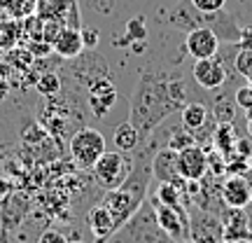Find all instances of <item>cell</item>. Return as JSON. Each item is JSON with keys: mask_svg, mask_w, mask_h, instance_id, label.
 Returning a JSON list of instances; mask_svg holds the SVG:
<instances>
[{"mask_svg": "<svg viewBox=\"0 0 252 243\" xmlns=\"http://www.w3.org/2000/svg\"><path fill=\"white\" fill-rule=\"evenodd\" d=\"M185 103H189L187 84L180 72L145 68L138 75L135 89L131 94L128 122L133 124L140 140L145 143L173 112H180Z\"/></svg>", "mask_w": 252, "mask_h": 243, "instance_id": "obj_1", "label": "cell"}, {"mask_svg": "<svg viewBox=\"0 0 252 243\" xmlns=\"http://www.w3.org/2000/svg\"><path fill=\"white\" fill-rule=\"evenodd\" d=\"M157 147H159V140L150 136L133 152L131 171L124 178V182L115 189H108L105 199L100 201L110 210L117 229L133 215L135 210L140 208V204L147 199V189H150V182H152V159Z\"/></svg>", "mask_w": 252, "mask_h": 243, "instance_id": "obj_2", "label": "cell"}, {"mask_svg": "<svg viewBox=\"0 0 252 243\" xmlns=\"http://www.w3.org/2000/svg\"><path fill=\"white\" fill-rule=\"evenodd\" d=\"M105 243H175V241L161 229L152 201L145 199L140 208L119 229H115Z\"/></svg>", "mask_w": 252, "mask_h": 243, "instance_id": "obj_3", "label": "cell"}, {"mask_svg": "<svg viewBox=\"0 0 252 243\" xmlns=\"http://www.w3.org/2000/svg\"><path fill=\"white\" fill-rule=\"evenodd\" d=\"M105 152V138L100 131L91 129V126H82L77 129L70 138V157L84 171H91L94 164L98 162V157Z\"/></svg>", "mask_w": 252, "mask_h": 243, "instance_id": "obj_4", "label": "cell"}, {"mask_svg": "<svg viewBox=\"0 0 252 243\" xmlns=\"http://www.w3.org/2000/svg\"><path fill=\"white\" fill-rule=\"evenodd\" d=\"M128 171H131V159H126V154L119 152V150L117 152L105 150V152L98 157V162L94 164V169H91L96 182L105 189L119 187V185L124 182V178L128 175Z\"/></svg>", "mask_w": 252, "mask_h": 243, "instance_id": "obj_5", "label": "cell"}, {"mask_svg": "<svg viewBox=\"0 0 252 243\" xmlns=\"http://www.w3.org/2000/svg\"><path fill=\"white\" fill-rule=\"evenodd\" d=\"M189 241L222 243V220L217 213L196 208L189 213Z\"/></svg>", "mask_w": 252, "mask_h": 243, "instance_id": "obj_6", "label": "cell"}, {"mask_svg": "<svg viewBox=\"0 0 252 243\" xmlns=\"http://www.w3.org/2000/svg\"><path fill=\"white\" fill-rule=\"evenodd\" d=\"M175 164H178V173L182 180L187 182H198L208 175V152L206 147L191 143L187 147L178 150L175 154Z\"/></svg>", "mask_w": 252, "mask_h": 243, "instance_id": "obj_7", "label": "cell"}, {"mask_svg": "<svg viewBox=\"0 0 252 243\" xmlns=\"http://www.w3.org/2000/svg\"><path fill=\"white\" fill-rule=\"evenodd\" d=\"M117 103V87L112 84L108 75H98L89 82L87 89V105L96 117H105Z\"/></svg>", "mask_w": 252, "mask_h": 243, "instance_id": "obj_8", "label": "cell"}, {"mask_svg": "<svg viewBox=\"0 0 252 243\" xmlns=\"http://www.w3.org/2000/svg\"><path fill=\"white\" fill-rule=\"evenodd\" d=\"M191 77L201 89L206 91H215L220 89L222 84L229 77V70H226V63L220 54L210 56V59H201V61H194V68H191Z\"/></svg>", "mask_w": 252, "mask_h": 243, "instance_id": "obj_9", "label": "cell"}, {"mask_svg": "<svg viewBox=\"0 0 252 243\" xmlns=\"http://www.w3.org/2000/svg\"><path fill=\"white\" fill-rule=\"evenodd\" d=\"M222 243H252V229L245 208H222Z\"/></svg>", "mask_w": 252, "mask_h": 243, "instance_id": "obj_10", "label": "cell"}, {"mask_svg": "<svg viewBox=\"0 0 252 243\" xmlns=\"http://www.w3.org/2000/svg\"><path fill=\"white\" fill-rule=\"evenodd\" d=\"M150 201H152L154 213H157V220H159V225H161L163 232L171 236L175 243L187 241L189 239V215H182V213H178L175 208L161 204L154 194L150 197Z\"/></svg>", "mask_w": 252, "mask_h": 243, "instance_id": "obj_11", "label": "cell"}, {"mask_svg": "<svg viewBox=\"0 0 252 243\" xmlns=\"http://www.w3.org/2000/svg\"><path fill=\"white\" fill-rule=\"evenodd\" d=\"M175 150L171 147H161L154 152L152 159V178H157L159 182H171L182 192V197L187 201V180H182L180 173H178V164H175Z\"/></svg>", "mask_w": 252, "mask_h": 243, "instance_id": "obj_12", "label": "cell"}, {"mask_svg": "<svg viewBox=\"0 0 252 243\" xmlns=\"http://www.w3.org/2000/svg\"><path fill=\"white\" fill-rule=\"evenodd\" d=\"M185 52L194 61L210 59V56L220 54V37L215 35L213 28H208V26L191 28L187 33V37H185Z\"/></svg>", "mask_w": 252, "mask_h": 243, "instance_id": "obj_13", "label": "cell"}, {"mask_svg": "<svg viewBox=\"0 0 252 243\" xmlns=\"http://www.w3.org/2000/svg\"><path fill=\"white\" fill-rule=\"evenodd\" d=\"M220 197L226 208H248L252 204L250 187L245 175H236V173H226V178L220 185Z\"/></svg>", "mask_w": 252, "mask_h": 243, "instance_id": "obj_14", "label": "cell"}, {"mask_svg": "<svg viewBox=\"0 0 252 243\" xmlns=\"http://www.w3.org/2000/svg\"><path fill=\"white\" fill-rule=\"evenodd\" d=\"M84 49V40H82V28L63 26V31L59 33L54 42H52V52L61 59H75L82 54Z\"/></svg>", "mask_w": 252, "mask_h": 243, "instance_id": "obj_15", "label": "cell"}, {"mask_svg": "<svg viewBox=\"0 0 252 243\" xmlns=\"http://www.w3.org/2000/svg\"><path fill=\"white\" fill-rule=\"evenodd\" d=\"M87 225H89L91 234L96 236V243H105L108 236L117 229V227H115V220L110 215V210L103 206V204L94 206L89 213H87Z\"/></svg>", "mask_w": 252, "mask_h": 243, "instance_id": "obj_16", "label": "cell"}, {"mask_svg": "<svg viewBox=\"0 0 252 243\" xmlns=\"http://www.w3.org/2000/svg\"><path fill=\"white\" fill-rule=\"evenodd\" d=\"M180 122H182V129L194 136L198 129H203L210 122V112H208V108L203 103L189 101V103H185V108L180 110Z\"/></svg>", "mask_w": 252, "mask_h": 243, "instance_id": "obj_17", "label": "cell"}, {"mask_svg": "<svg viewBox=\"0 0 252 243\" xmlns=\"http://www.w3.org/2000/svg\"><path fill=\"white\" fill-rule=\"evenodd\" d=\"M72 2L80 0H35V17L40 21H65Z\"/></svg>", "mask_w": 252, "mask_h": 243, "instance_id": "obj_18", "label": "cell"}, {"mask_svg": "<svg viewBox=\"0 0 252 243\" xmlns=\"http://www.w3.org/2000/svg\"><path fill=\"white\" fill-rule=\"evenodd\" d=\"M112 140H115V147H117L119 152H124V154H133L135 150L143 145V140H140L138 131L133 129V124H131L128 119H126V122H122V124L115 129Z\"/></svg>", "mask_w": 252, "mask_h": 243, "instance_id": "obj_19", "label": "cell"}, {"mask_svg": "<svg viewBox=\"0 0 252 243\" xmlns=\"http://www.w3.org/2000/svg\"><path fill=\"white\" fill-rule=\"evenodd\" d=\"M21 33H24V28H21V21H19V19L0 14V49L7 52L12 47H17Z\"/></svg>", "mask_w": 252, "mask_h": 243, "instance_id": "obj_20", "label": "cell"}, {"mask_svg": "<svg viewBox=\"0 0 252 243\" xmlns=\"http://www.w3.org/2000/svg\"><path fill=\"white\" fill-rule=\"evenodd\" d=\"M0 14L24 21L35 14V0H0Z\"/></svg>", "mask_w": 252, "mask_h": 243, "instance_id": "obj_21", "label": "cell"}, {"mask_svg": "<svg viewBox=\"0 0 252 243\" xmlns=\"http://www.w3.org/2000/svg\"><path fill=\"white\" fill-rule=\"evenodd\" d=\"M236 134L231 131V122H217V131L213 136V145L217 147V152H222L224 157H231L236 147Z\"/></svg>", "mask_w": 252, "mask_h": 243, "instance_id": "obj_22", "label": "cell"}, {"mask_svg": "<svg viewBox=\"0 0 252 243\" xmlns=\"http://www.w3.org/2000/svg\"><path fill=\"white\" fill-rule=\"evenodd\" d=\"M236 101L234 99H226V96H220L215 101V122H234V115H236Z\"/></svg>", "mask_w": 252, "mask_h": 243, "instance_id": "obj_23", "label": "cell"}, {"mask_svg": "<svg viewBox=\"0 0 252 243\" xmlns=\"http://www.w3.org/2000/svg\"><path fill=\"white\" fill-rule=\"evenodd\" d=\"M37 91L45 94V96H56L61 91V77L56 72H47L37 80Z\"/></svg>", "mask_w": 252, "mask_h": 243, "instance_id": "obj_24", "label": "cell"}, {"mask_svg": "<svg viewBox=\"0 0 252 243\" xmlns=\"http://www.w3.org/2000/svg\"><path fill=\"white\" fill-rule=\"evenodd\" d=\"M198 12H203V14H215L220 9H224L226 0H189Z\"/></svg>", "mask_w": 252, "mask_h": 243, "instance_id": "obj_25", "label": "cell"}, {"mask_svg": "<svg viewBox=\"0 0 252 243\" xmlns=\"http://www.w3.org/2000/svg\"><path fill=\"white\" fill-rule=\"evenodd\" d=\"M236 70L241 72V75H245V77H250V72H252V52L250 49H238Z\"/></svg>", "mask_w": 252, "mask_h": 243, "instance_id": "obj_26", "label": "cell"}, {"mask_svg": "<svg viewBox=\"0 0 252 243\" xmlns=\"http://www.w3.org/2000/svg\"><path fill=\"white\" fill-rule=\"evenodd\" d=\"M236 105L243 110H250L252 108V84L250 87H241V89L236 91Z\"/></svg>", "mask_w": 252, "mask_h": 243, "instance_id": "obj_27", "label": "cell"}, {"mask_svg": "<svg viewBox=\"0 0 252 243\" xmlns=\"http://www.w3.org/2000/svg\"><path fill=\"white\" fill-rule=\"evenodd\" d=\"M37 243H68V239L59 229H45L40 234V239H37Z\"/></svg>", "mask_w": 252, "mask_h": 243, "instance_id": "obj_28", "label": "cell"}, {"mask_svg": "<svg viewBox=\"0 0 252 243\" xmlns=\"http://www.w3.org/2000/svg\"><path fill=\"white\" fill-rule=\"evenodd\" d=\"M145 21H143V17H135L131 24H128V37L131 40H143L145 37Z\"/></svg>", "mask_w": 252, "mask_h": 243, "instance_id": "obj_29", "label": "cell"}, {"mask_svg": "<svg viewBox=\"0 0 252 243\" xmlns=\"http://www.w3.org/2000/svg\"><path fill=\"white\" fill-rule=\"evenodd\" d=\"M236 47H238V49H250L252 52V31L250 28H241V37H238Z\"/></svg>", "mask_w": 252, "mask_h": 243, "instance_id": "obj_30", "label": "cell"}, {"mask_svg": "<svg viewBox=\"0 0 252 243\" xmlns=\"http://www.w3.org/2000/svg\"><path fill=\"white\" fill-rule=\"evenodd\" d=\"M82 40H84V47H96L98 45V31L96 28H84L82 31Z\"/></svg>", "mask_w": 252, "mask_h": 243, "instance_id": "obj_31", "label": "cell"}, {"mask_svg": "<svg viewBox=\"0 0 252 243\" xmlns=\"http://www.w3.org/2000/svg\"><path fill=\"white\" fill-rule=\"evenodd\" d=\"M245 180H248V187H250V199H252V169L245 171Z\"/></svg>", "mask_w": 252, "mask_h": 243, "instance_id": "obj_32", "label": "cell"}, {"mask_svg": "<svg viewBox=\"0 0 252 243\" xmlns=\"http://www.w3.org/2000/svg\"><path fill=\"white\" fill-rule=\"evenodd\" d=\"M248 134H250V138H252V108L248 110Z\"/></svg>", "mask_w": 252, "mask_h": 243, "instance_id": "obj_33", "label": "cell"}, {"mask_svg": "<svg viewBox=\"0 0 252 243\" xmlns=\"http://www.w3.org/2000/svg\"><path fill=\"white\" fill-rule=\"evenodd\" d=\"M245 213H248V222H250V229H252V204L245 208Z\"/></svg>", "mask_w": 252, "mask_h": 243, "instance_id": "obj_34", "label": "cell"}, {"mask_svg": "<svg viewBox=\"0 0 252 243\" xmlns=\"http://www.w3.org/2000/svg\"><path fill=\"white\" fill-rule=\"evenodd\" d=\"M0 243H7V229H2V234H0Z\"/></svg>", "mask_w": 252, "mask_h": 243, "instance_id": "obj_35", "label": "cell"}, {"mask_svg": "<svg viewBox=\"0 0 252 243\" xmlns=\"http://www.w3.org/2000/svg\"><path fill=\"white\" fill-rule=\"evenodd\" d=\"M68 243H84V241H82V239H70Z\"/></svg>", "mask_w": 252, "mask_h": 243, "instance_id": "obj_36", "label": "cell"}, {"mask_svg": "<svg viewBox=\"0 0 252 243\" xmlns=\"http://www.w3.org/2000/svg\"><path fill=\"white\" fill-rule=\"evenodd\" d=\"M248 164H250V169H252V152L248 154Z\"/></svg>", "mask_w": 252, "mask_h": 243, "instance_id": "obj_37", "label": "cell"}, {"mask_svg": "<svg viewBox=\"0 0 252 243\" xmlns=\"http://www.w3.org/2000/svg\"><path fill=\"white\" fill-rule=\"evenodd\" d=\"M180 243H194V241H189V239H187V241H180Z\"/></svg>", "mask_w": 252, "mask_h": 243, "instance_id": "obj_38", "label": "cell"}, {"mask_svg": "<svg viewBox=\"0 0 252 243\" xmlns=\"http://www.w3.org/2000/svg\"><path fill=\"white\" fill-rule=\"evenodd\" d=\"M250 82H252V72H250Z\"/></svg>", "mask_w": 252, "mask_h": 243, "instance_id": "obj_39", "label": "cell"}]
</instances>
